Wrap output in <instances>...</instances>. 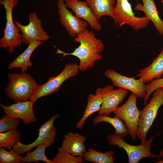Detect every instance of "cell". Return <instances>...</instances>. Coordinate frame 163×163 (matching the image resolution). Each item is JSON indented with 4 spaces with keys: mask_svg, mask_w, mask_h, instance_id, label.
Listing matches in <instances>:
<instances>
[{
    "mask_svg": "<svg viewBox=\"0 0 163 163\" xmlns=\"http://www.w3.org/2000/svg\"><path fill=\"white\" fill-rule=\"evenodd\" d=\"M74 41L79 43L73 52L68 53L57 49L56 54H61L64 57L71 55L76 57L80 61L79 71H86L94 66L96 61L102 58L101 53L105 48L102 41L97 38L92 31L87 29L78 34L74 38Z\"/></svg>",
    "mask_w": 163,
    "mask_h": 163,
    "instance_id": "cell-1",
    "label": "cell"
},
{
    "mask_svg": "<svg viewBox=\"0 0 163 163\" xmlns=\"http://www.w3.org/2000/svg\"><path fill=\"white\" fill-rule=\"evenodd\" d=\"M8 75L9 82L5 90L7 96L15 103L29 101L38 85L34 78L25 72Z\"/></svg>",
    "mask_w": 163,
    "mask_h": 163,
    "instance_id": "cell-2",
    "label": "cell"
},
{
    "mask_svg": "<svg viewBox=\"0 0 163 163\" xmlns=\"http://www.w3.org/2000/svg\"><path fill=\"white\" fill-rule=\"evenodd\" d=\"M155 136L138 145L129 144L125 142L123 137L114 134L107 136V140L112 145L117 146L120 149H123L126 152L128 158L129 163H138L144 158H151L161 159L162 158L159 155H155L151 151L152 142Z\"/></svg>",
    "mask_w": 163,
    "mask_h": 163,
    "instance_id": "cell-3",
    "label": "cell"
},
{
    "mask_svg": "<svg viewBox=\"0 0 163 163\" xmlns=\"http://www.w3.org/2000/svg\"><path fill=\"white\" fill-rule=\"evenodd\" d=\"M0 3L5 9L6 20L3 36L0 39V47L8 49L9 53H12L15 47L23 43L20 29L12 18L13 9L18 4V0H3Z\"/></svg>",
    "mask_w": 163,
    "mask_h": 163,
    "instance_id": "cell-4",
    "label": "cell"
},
{
    "mask_svg": "<svg viewBox=\"0 0 163 163\" xmlns=\"http://www.w3.org/2000/svg\"><path fill=\"white\" fill-rule=\"evenodd\" d=\"M163 105V87L155 90L150 101L140 111L137 136L141 142L146 140L148 132L152 126L158 109Z\"/></svg>",
    "mask_w": 163,
    "mask_h": 163,
    "instance_id": "cell-5",
    "label": "cell"
},
{
    "mask_svg": "<svg viewBox=\"0 0 163 163\" xmlns=\"http://www.w3.org/2000/svg\"><path fill=\"white\" fill-rule=\"evenodd\" d=\"M79 71L77 63H67L58 75L50 77L45 83L38 85L30 101L34 103L42 97L50 95L58 91L63 82L69 78L76 76Z\"/></svg>",
    "mask_w": 163,
    "mask_h": 163,
    "instance_id": "cell-6",
    "label": "cell"
},
{
    "mask_svg": "<svg viewBox=\"0 0 163 163\" xmlns=\"http://www.w3.org/2000/svg\"><path fill=\"white\" fill-rule=\"evenodd\" d=\"M114 13V22L117 27L127 24L137 31L145 28L149 24L150 21L145 16H135L128 0H116Z\"/></svg>",
    "mask_w": 163,
    "mask_h": 163,
    "instance_id": "cell-7",
    "label": "cell"
},
{
    "mask_svg": "<svg viewBox=\"0 0 163 163\" xmlns=\"http://www.w3.org/2000/svg\"><path fill=\"white\" fill-rule=\"evenodd\" d=\"M60 116V114L53 115L44 123L38 129V136L34 141L25 145L19 141L12 147L13 149L20 155H23L29 152L32 149L41 144H46L48 147L52 145L54 142L56 135L57 128L54 123Z\"/></svg>",
    "mask_w": 163,
    "mask_h": 163,
    "instance_id": "cell-8",
    "label": "cell"
},
{
    "mask_svg": "<svg viewBox=\"0 0 163 163\" xmlns=\"http://www.w3.org/2000/svg\"><path fill=\"white\" fill-rule=\"evenodd\" d=\"M137 97L132 93L126 102L113 112L115 116L121 118L126 123L129 134L133 140H136L139 124L140 111L136 105Z\"/></svg>",
    "mask_w": 163,
    "mask_h": 163,
    "instance_id": "cell-9",
    "label": "cell"
},
{
    "mask_svg": "<svg viewBox=\"0 0 163 163\" xmlns=\"http://www.w3.org/2000/svg\"><path fill=\"white\" fill-rule=\"evenodd\" d=\"M29 23L26 25H22L20 22L14 21V23L19 28L21 33L22 43L28 45L30 43L37 41L42 42L48 40L50 36L41 26V20L36 12L30 13Z\"/></svg>",
    "mask_w": 163,
    "mask_h": 163,
    "instance_id": "cell-10",
    "label": "cell"
},
{
    "mask_svg": "<svg viewBox=\"0 0 163 163\" xmlns=\"http://www.w3.org/2000/svg\"><path fill=\"white\" fill-rule=\"evenodd\" d=\"M95 93L99 94L102 99V103L98 114L109 115L119 107L128 94L127 90L119 88L115 89L109 85L102 88H97Z\"/></svg>",
    "mask_w": 163,
    "mask_h": 163,
    "instance_id": "cell-11",
    "label": "cell"
},
{
    "mask_svg": "<svg viewBox=\"0 0 163 163\" xmlns=\"http://www.w3.org/2000/svg\"><path fill=\"white\" fill-rule=\"evenodd\" d=\"M104 75L112 81L113 85L128 90L138 97L144 98L146 94V85L140 79L135 77H129L122 75L112 69L104 72Z\"/></svg>",
    "mask_w": 163,
    "mask_h": 163,
    "instance_id": "cell-12",
    "label": "cell"
},
{
    "mask_svg": "<svg viewBox=\"0 0 163 163\" xmlns=\"http://www.w3.org/2000/svg\"><path fill=\"white\" fill-rule=\"evenodd\" d=\"M57 5L59 21L71 37L75 38L78 34L87 29L88 23L73 15L67 9L65 0H58Z\"/></svg>",
    "mask_w": 163,
    "mask_h": 163,
    "instance_id": "cell-13",
    "label": "cell"
},
{
    "mask_svg": "<svg viewBox=\"0 0 163 163\" xmlns=\"http://www.w3.org/2000/svg\"><path fill=\"white\" fill-rule=\"evenodd\" d=\"M34 103L29 100L16 103L8 106L1 103L0 106L5 115L21 119L24 124L28 125L37 120L33 111Z\"/></svg>",
    "mask_w": 163,
    "mask_h": 163,
    "instance_id": "cell-14",
    "label": "cell"
},
{
    "mask_svg": "<svg viewBox=\"0 0 163 163\" xmlns=\"http://www.w3.org/2000/svg\"><path fill=\"white\" fill-rule=\"evenodd\" d=\"M65 2L66 7L71 9L75 16L86 21L91 28L97 31L101 30V24L85 2L78 0H65Z\"/></svg>",
    "mask_w": 163,
    "mask_h": 163,
    "instance_id": "cell-15",
    "label": "cell"
},
{
    "mask_svg": "<svg viewBox=\"0 0 163 163\" xmlns=\"http://www.w3.org/2000/svg\"><path fill=\"white\" fill-rule=\"evenodd\" d=\"M86 140L85 137L78 133L69 132L64 136L60 148L74 156L83 157L87 151Z\"/></svg>",
    "mask_w": 163,
    "mask_h": 163,
    "instance_id": "cell-16",
    "label": "cell"
},
{
    "mask_svg": "<svg viewBox=\"0 0 163 163\" xmlns=\"http://www.w3.org/2000/svg\"><path fill=\"white\" fill-rule=\"evenodd\" d=\"M163 75V47L160 53L149 66L140 69L136 76L145 83L160 78Z\"/></svg>",
    "mask_w": 163,
    "mask_h": 163,
    "instance_id": "cell-17",
    "label": "cell"
},
{
    "mask_svg": "<svg viewBox=\"0 0 163 163\" xmlns=\"http://www.w3.org/2000/svg\"><path fill=\"white\" fill-rule=\"evenodd\" d=\"M142 1V4L137 3L134 8V10L143 12L145 16L152 22L158 33L163 36V20L160 17L153 0Z\"/></svg>",
    "mask_w": 163,
    "mask_h": 163,
    "instance_id": "cell-18",
    "label": "cell"
},
{
    "mask_svg": "<svg viewBox=\"0 0 163 163\" xmlns=\"http://www.w3.org/2000/svg\"><path fill=\"white\" fill-rule=\"evenodd\" d=\"M92 10L99 20L103 16L111 18L114 21V11L116 4L115 0H84Z\"/></svg>",
    "mask_w": 163,
    "mask_h": 163,
    "instance_id": "cell-19",
    "label": "cell"
},
{
    "mask_svg": "<svg viewBox=\"0 0 163 163\" xmlns=\"http://www.w3.org/2000/svg\"><path fill=\"white\" fill-rule=\"evenodd\" d=\"M43 42L39 41L30 43L24 52L9 64L8 69H11L14 68H19L21 69V72H25L28 67L31 68L33 66L30 59L32 53Z\"/></svg>",
    "mask_w": 163,
    "mask_h": 163,
    "instance_id": "cell-20",
    "label": "cell"
},
{
    "mask_svg": "<svg viewBox=\"0 0 163 163\" xmlns=\"http://www.w3.org/2000/svg\"><path fill=\"white\" fill-rule=\"evenodd\" d=\"M105 122L111 125L115 129L114 134L123 137L129 134L128 128L124 122L120 118L115 116L111 117L109 115L98 114L93 118V124L97 125L100 123Z\"/></svg>",
    "mask_w": 163,
    "mask_h": 163,
    "instance_id": "cell-21",
    "label": "cell"
},
{
    "mask_svg": "<svg viewBox=\"0 0 163 163\" xmlns=\"http://www.w3.org/2000/svg\"><path fill=\"white\" fill-rule=\"evenodd\" d=\"M87 101L84 114L76 124V127L80 130L82 129L85 122L91 114L99 111L102 101L101 95L98 93H95V94H89Z\"/></svg>",
    "mask_w": 163,
    "mask_h": 163,
    "instance_id": "cell-22",
    "label": "cell"
},
{
    "mask_svg": "<svg viewBox=\"0 0 163 163\" xmlns=\"http://www.w3.org/2000/svg\"><path fill=\"white\" fill-rule=\"evenodd\" d=\"M83 158L86 161L94 163H113L115 160L113 151L103 152L91 148L87 151Z\"/></svg>",
    "mask_w": 163,
    "mask_h": 163,
    "instance_id": "cell-23",
    "label": "cell"
},
{
    "mask_svg": "<svg viewBox=\"0 0 163 163\" xmlns=\"http://www.w3.org/2000/svg\"><path fill=\"white\" fill-rule=\"evenodd\" d=\"M33 151L26 153L23 157L22 163H37L39 161H42L46 163H54L50 159L47 158L45 154V150L48 146L45 144L39 145Z\"/></svg>",
    "mask_w": 163,
    "mask_h": 163,
    "instance_id": "cell-24",
    "label": "cell"
},
{
    "mask_svg": "<svg viewBox=\"0 0 163 163\" xmlns=\"http://www.w3.org/2000/svg\"><path fill=\"white\" fill-rule=\"evenodd\" d=\"M21 136L17 129L0 133V148L10 150L20 141Z\"/></svg>",
    "mask_w": 163,
    "mask_h": 163,
    "instance_id": "cell-25",
    "label": "cell"
},
{
    "mask_svg": "<svg viewBox=\"0 0 163 163\" xmlns=\"http://www.w3.org/2000/svg\"><path fill=\"white\" fill-rule=\"evenodd\" d=\"M58 152L51 160L54 163H82L84 161L83 157L75 156L60 147Z\"/></svg>",
    "mask_w": 163,
    "mask_h": 163,
    "instance_id": "cell-26",
    "label": "cell"
},
{
    "mask_svg": "<svg viewBox=\"0 0 163 163\" xmlns=\"http://www.w3.org/2000/svg\"><path fill=\"white\" fill-rule=\"evenodd\" d=\"M0 163H22L23 157L11 148L8 151L0 148Z\"/></svg>",
    "mask_w": 163,
    "mask_h": 163,
    "instance_id": "cell-27",
    "label": "cell"
},
{
    "mask_svg": "<svg viewBox=\"0 0 163 163\" xmlns=\"http://www.w3.org/2000/svg\"><path fill=\"white\" fill-rule=\"evenodd\" d=\"M19 122V119L11 117L5 115L0 119V133L17 129Z\"/></svg>",
    "mask_w": 163,
    "mask_h": 163,
    "instance_id": "cell-28",
    "label": "cell"
},
{
    "mask_svg": "<svg viewBox=\"0 0 163 163\" xmlns=\"http://www.w3.org/2000/svg\"><path fill=\"white\" fill-rule=\"evenodd\" d=\"M163 87V78L154 79L146 85V94L144 97V104H147L151 95L156 89Z\"/></svg>",
    "mask_w": 163,
    "mask_h": 163,
    "instance_id": "cell-29",
    "label": "cell"
},
{
    "mask_svg": "<svg viewBox=\"0 0 163 163\" xmlns=\"http://www.w3.org/2000/svg\"><path fill=\"white\" fill-rule=\"evenodd\" d=\"M159 155L162 157L163 156V149L160 152Z\"/></svg>",
    "mask_w": 163,
    "mask_h": 163,
    "instance_id": "cell-30",
    "label": "cell"
},
{
    "mask_svg": "<svg viewBox=\"0 0 163 163\" xmlns=\"http://www.w3.org/2000/svg\"><path fill=\"white\" fill-rule=\"evenodd\" d=\"M157 163H163V160H161L157 162Z\"/></svg>",
    "mask_w": 163,
    "mask_h": 163,
    "instance_id": "cell-31",
    "label": "cell"
},
{
    "mask_svg": "<svg viewBox=\"0 0 163 163\" xmlns=\"http://www.w3.org/2000/svg\"><path fill=\"white\" fill-rule=\"evenodd\" d=\"M161 2L163 4V0H161Z\"/></svg>",
    "mask_w": 163,
    "mask_h": 163,
    "instance_id": "cell-32",
    "label": "cell"
},
{
    "mask_svg": "<svg viewBox=\"0 0 163 163\" xmlns=\"http://www.w3.org/2000/svg\"><path fill=\"white\" fill-rule=\"evenodd\" d=\"M3 0H0V2L2 1H3Z\"/></svg>",
    "mask_w": 163,
    "mask_h": 163,
    "instance_id": "cell-33",
    "label": "cell"
}]
</instances>
